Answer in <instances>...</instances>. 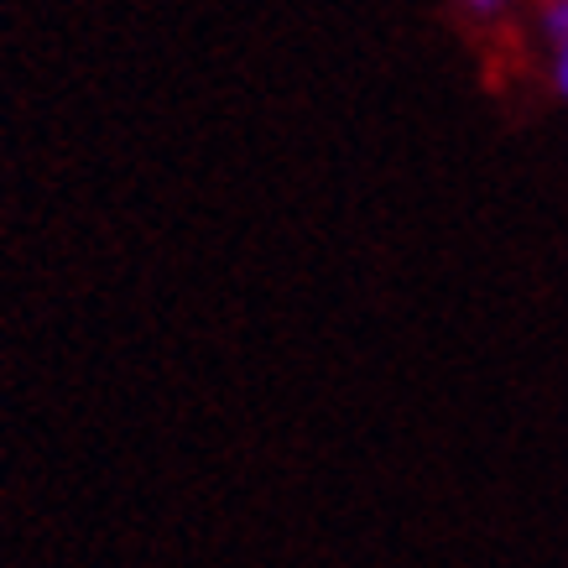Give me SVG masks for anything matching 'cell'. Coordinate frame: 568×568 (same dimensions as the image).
I'll list each match as a JSON object with an SVG mask.
<instances>
[{"instance_id":"obj_1","label":"cell","mask_w":568,"mask_h":568,"mask_svg":"<svg viewBox=\"0 0 568 568\" xmlns=\"http://www.w3.org/2000/svg\"><path fill=\"white\" fill-rule=\"evenodd\" d=\"M542 32H548L552 48L568 42V0H542Z\"/></svg>"},{"instance_id":"obj_2","label":"cell","mask_w":568,"mask_h":568,"mask_svg":"<svg viewBox=\"0 0 568 568\" xmlns=\"http://www.w3.org/2000/svg\"><path fill=\"white\" fill-rule=\"evenodd\" d=\"M548 79H552V94H558V100H568V42H558V48H552Z\"/></svg>"},{"instance_id":"obj_3","label":"cell","mask_w":568,"mask_h":568,"mask_svg":"<svg viewBox=\"0 0 568 568\" xmlns=\"http://www.w3.org/2000/svg\"><path fill=\"white\" fill-rule=\"evenodd\" d=\"M459 6H465L469 17H500V11H506V6H511V0H459Z\"/></svg>"}]
</instances>
